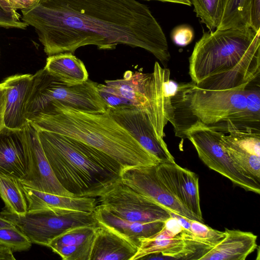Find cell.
<instances>
[{"label": "cell", "instance_id": "7c38bea8", "mask_svg": "<svg viewBox=\"0 0 260 260\" xmlns=\"http://www.w3.org/2000/svg\"><path fill=\"white\" fill-rule=\"evenodd\" d=\"M111 116L160 163L175 162L163 138L155 132L147 116L133 107L107 109Z\"/></svg>", "mask_w": 260, "mask_h": 260}, {"label": "cell", "instance_id": "e0dca14e", "mask_svg": "<svg viewBox=\"0 0 260 260\" xmlns=\"http://www.w3.org/2000/svg\"><path fill=\"white\" fill-rule=\"evenodd\" d=\"M138 249L125 237L98 223L90 260H132Z\"/></svg>", "mask_w": 260, "mask_h": 260}, {"label": "cell", "instance_id": "d6986e66", "mask_svg": "<svg viewBox=\"0 0 260 260\" xmlns=\"http://www.w3.org/2000/svg\"><path fill=\"white\" fill-rule=\"evenodd\" d=\"M98 222L117 232L139 247V239L149 238L159 232L166 221L135 222L123 219L100 205L93 211Z\"/></svg>", "mask_w": 260, "mask_h": 260}, {"label": "cell", "instance_id": "5b68a950", "mask_svg": "<svg viewBox=\"0 0 260 260\" xmlns=\"http://www.w3.org/2000/svg\"><path fill=\"white\" fill-rule=\"evenodd\" d=\"M170 76L169 69L156 61L151 73L127 71L122 78L105 80L98 83L97 88L108 108L125 106L138 109L147 116L156 133L164 138L165 127L173 118L171 98L165 90Z\"/></svg>", "mask_w": 260, "mask_h": 260}, {"label": "cell", "instance_id": "52a82bcc", "mask_svg": "<svg viewBox=\"0 0 260 260\" xmlns=\"http://www.w3.org/2000/svg\"><path fill=\"white\" fill-rule=\"evenodd\" d=\"M33 76L25 106L27 121L54 102L89 112H104L108 108L99 93L98 83L89 79L81 84L69 85L59 81L44 68Z\"/></svg>", "mask_w": 260, "mask_h": 260}, {"label": "cell", "instance_id": "4316f807", "mask_svg": "<svg viewBox=\"0 0 260 260\" xmlns=\"http://www.w3.org/2000/svg\"><path fill=\"white\" fill-rule=\"evenodd\" d=\"M202 23L210 31L218 26L223 8V0H189Z\"/></svg>", "mask_w": 260, "mask_h": 260}, {"label": "cell", "instance_id": "7402d4cb", "mask_svg": "<svg viewBox=\"0 0 260 260\" xmlns=\"http://www.w3.org/2000/svg\"><path fill=\"white\" fill-rule=\"evenodd\" d=\"M182 228L175 229L166 224L158 233L149 238L139 239L140 245L132 260L143 259L152 254L178 259L184 247Z\"/></svg>", "mask_w": 260, "mask_h": 260}, {"label": "cell", "instance_id": "3957f363", "mask_svg": "<svg viewBox=\"0 0 260 260\" xmlns=\"http://www.w3.org/2000/svg\"><path fill=\"white\" fill-rule=\"evenodd\" d=\"M27 121L37 131L64 135L102 151L118 162L122 170L160 163L107 110L89 112L54 102Z\"/></svg>", "mask_w": 260, "mask_h": 260}, {"label": "cell", "instance_id": "8992f818", "mask_svg": "<svg viewBox=\"0 0 260 260\" xmlns=\"http://www.w3.org/2000/svg\"><path fill=\"white\" fill-rule=\"evenodd\" d=\"M187 107L196 121L224 134L234 131L260 132V120L246 109L245 88L212 90L183 83Z\"/></svg>", "mask_w": 260, "mask_h": 260}, {"label": "cell", "instance_id": "f35d334b", "mask_svg": "<svg viewBox=\"0 0 260 260\" xmlns=\"http://www.w3.org/2000/svg\"><path fill=\"white\" fill-rule=\"evenodd\" d=\"M16 226L12 222L0 215V229L7 227Z\"/></svg>", "mask_w": 260, "mask_h": 260}, {"label": "cell", "instance_id": "4dcf8cb0", "mask_svg": "<svg viewBox=\"0 0 260 260\" xmlns=\"http://www.w3.org/2000/svg\"><path fill=\"white\" fill-rule=\"evenodd\" d=\"M246 98V109L255 118L260 120V90L257 87L245 88Z\"/></svg>", "mask_w": 260, "mask_h": 260}, {"label": "cell", "instance_id": "5bb4252c", "mask_svg": "<svg viewBox=\"0 0 260 260\" xmlns=\"http://www.w3.org/2000/svg\"><path fill=\"white\" fill-rule=\"evenodd\" d=\"M158 175L167 188L196 220L204 223L200 207L199 177L176 162L159 163Z\"/></svg>", "mask_w": 260, "mask_h": 260}, {"label": "cell", "instance_id": "e575fe53", "mask_svg": "<svg viewBox=\"0 0 260 260\" xmlns=\"http://www.w3.org/2000/svg\"><path fill=\"white\" fill-rule=\"evenodd\" d=\"M249 19L250 27L260 30V0H249Z\"/></svg>", "mask_w": 260, "mask_h": 260}, {"label": "cell", "instance_id": "6da1fadb", "mask_svg": "<svg viewBox=\"0 0 260 260\" xmlns=\"http://www.w3.org/2000/svg\"><path fill=\"white\" fill-rule=\"evenodd\" d=\"M48 56L94 45L141 48L166 68L171 58L165 35L149 8L137 0H37L21 10Z\"/></svg>", "mask_w": 260, "mask_h": 260}, {"label": "cell", "instance_id": "d4e9b609", "mask_svg": "<svg viewBox=\"0 0 260 260\" xmlns=\"http://www.w3.org/2000/svg\"><path fill=\"white\" fill-rule=\"evenodd\" d=\"M249 0H224L222 14L216 29L250 27Z\"/></svg>", "mask_w": 260, "mask_h": 260}, {"label": "cell", "instance_id": "30bf717a", "mask_svg": "<svg viewBox=\"0 0 260 260\" xmlns=\"http://www.w3.org/2000/svg\"><path fill=\"white\" fill-rule=\"evenodd\" d=\"M99 205L127 220L167 221L171 212L155 201L123 184L120 180L99 197Z\"/></svg>", "mask_w": 260, "mask_h": 260}, {"label": "cell", "instance_id": "9c48e42d", "mask_svg": "<svg viewBox=\"0 0 260 260\" xmlns=\"http://www.w3.org/2000/svg\"><path fill=\"white\" fill-rule=\"evenodd\" d=\"M222 134L197 121L185 132V137L191 142L199 158L208 168L245 190L259 194V183L241 173L223 148L220 143Z\"/></svg>", "mask_w": 260, "mask_h": 260}, {"label": "cell", "instance_id": "836d02e7", "mask_svg": "<svg viewBox=\"0 0 260 260\" xmlns=\"http://www.w3.org/2000/svg\"><path fill=\"white\" fill-rule=\"evenodd\" d=\"M37 0H0V7L8 13L17 12L32 6Z\"/></svg>", "mask_w": 260, "mask_h": 260}, {"label": "cell", "instance_id": "44dd1931", "mask_svg": "<svg viewBox=\"0 0 260 260\" xmlns=\"http://www.w3.org/2000/svg\"><path fill=\"white\" fill-rule=\"evenodd\" d=\"M0 173L14 176L20 181L26 176L20 130L5 127L0 132Z\"/></svg>", "mask_w": 260, "mask_h": 260}, {"label": "cell", "instance_id": "277c9868", "mask_svg": "<svg viewBox=\"0 0 260 260\" xmlns=\"http://www.w3.org/2000/svg\"><path fill=\"white\" fill-rule=\"evenodd\" d=\"M38 132L55 177L74 197L99 198L120 180L122 168L106 153L64 135Z\"/></svg>", "mask_w": 260, "mask_h": 260}, {"label": "cell", "instance_id": "ab89813d", "mask_svg": "<svg viewBox=\"0 0 260 260\" xmlns=\"http://www.w3.org/2000/svg\"><path fill=\"white\" fill-rule=\"evenodd\" d=\"M223 1H224V0H223Z\"/></svg>", "mask_w": 260, "mask_h": 260}, {"label": "cell", "instance_id": "ba28073f", "mask_svg": "<svg viewBox=\"0 0 260 260\" xmlns=\"http://www.w3.org/2000/svg\"><path fill=\"white\" fill-rule=\"evenodd\" d=\"M0 215L12 222L32 243L45 246H47L53 239L70 228L98 224L93 211L85 212L59 209H42L18 214L5 209Z\"/></svg>", "mask_w": 260, "mask_h": 260}, {"label": "cell", "instance_id": "74e56055", "mask_svg": "<svg viewBox=\"0 0 260 260\" xmlns=\"http://www.w3.org/2000/svg\"><path fill=\"white\" fill-rule=\"evenodd\" d=\"M145 1H157L162 2H169L175 4H183L190 6L191 5L189 0H145Z\"/></svg>", "mask_w": 260, "mask_h": 260}, {"label": "cell", "instance_id": "603a6c76", "mask_svg": "<svg viewBox=\"0 0 260 260\" xmlns=\"http://www.w3.org/2000/svg\"><path fill=\"white\" fill-rule=\"evenodd\" d=\"M44 69L59 81L69 85L81 84L88 79L83 61L70 52L48 56Z\"/></svg>", "mask_w": 260, "mask_h": 260}, {"label": "cell", "instance_id": "2e32d148", "mask_svg": "<svg viewBox=\"0 0 260 260\" xmlns=\"http://www.w3.org/2000/svg\"><path fill=\"white\" fill-rule=\"evenodd\" d=\"M33 78V75L30 74H16L7 77L2 82L6 89V127L21 130L27 123L25 106Z\"/></svg>", "mask_w": 260, "mask_h": 260}, {"label": "cell", "instance_id": "ac0fdd59", "mask_svg": "<svg viewBox=\"0 0 260 260\" xmlns=\"http://www.w3.org/2000/svg\"><path fill=\"white\" fill-rule=\"evenodd\" d=\"M27 203V211L59 209L92 212L97 205L95 198L64 196L40 191L22 184Z\"/></svg>", "mask_w": 260, "mask_h": 260}, {"label": "cell", "instance_id": "f1b7e54d", "mask_svg": "<svg viewBox=\"0 0 260 260\" xmlns=\"http://www.w3.org/2000/svg\"><path fill=\"white\" fill-rule=\"evenodd\" d=\"M189 231L197 238L214 247L225 237L224 232L214 230L203 222L188 218Z\"/></svg>", "mask_w": 260, "mask_h": 260}, {"label": "cell", "instance_id": "d6a6232c", "mask_svg": "<svg viewBox=\"0 0 260 260\" xmlns=\"http://www.w3.org/2000/svg\"><path fill=\"white\" fill-rule=\"evenodd\" d=\"M20 17L17 12L8 13L0 7V27L25 29L28 25L20 20Z\"/></svg>", "mask_w": 260, "mask_h": 260}, {"label": "cell", "instance_id": "4fadbf2b", "mask_svg": "<svg viewBox=\"0 0 260 260\" xmlns=\"http://www.w3.org/2000/svg\"><path fill=\"white\" fill-rule=\"evenodd\" d=\"M120 180L123 184L155 201L170 211L196 220L167 188L157 174L156 165L123 169Z\"/></svg>", "mask_w": 260, "mask_h": 260}, {"label": "cell", "instance_id": "1f68e13d", "mask_svg": "<svg viewBox=\"0 0 260 260\" xmlns=\"http://www.w3.org/2000/svg\"><path fill=\"white\" fill-rule=\"evenodd\" d=\"M194 38V31L188 25H181L175 27L171 32V38L175 44L184 47L189 44Z\"/></svg>", "mask_w": 260, "mask_h": 260}, {"label": "cell", "instance_id": "8fae6325", "mask_svg": "<svg viewBox=\"0 0 260 260\" xmlns=\"http://www.w3.org/2000/svg\"><path fill=\"white\" fill-rule=\"evenodd\" d=\"M20 133L26 172L21 183L40 191L74 197L63 188L55 177L44 153L38 131L27 122Z\"/></svg>", "mask_w": 260, "mask_h": 260}, {"label": "cell", "instance_id": "484cf974", "mask_svg": "<svg viewBox=\"0 0 260 260\" xmlns=\"http://www.w3.org/2000/svg\"><path fill=\"white\" fill-rule=\"evenodd\" d=\"M98 225H80L70 228L53 239L47 247L53 251L62 246L80 245L92 242Z\"/></svg>", "mask_w": 260, "mask_h": 260}, {"label": "cell", "instance_id": "7a4b0ae2", "mask_svg": "<svg viewBox=\"0 0 260 260\" xmlns=\"http://www.w3.org/2000/svg\"><path fill=\"white\" fill-rule=\"evenodd\" d=\"M259 73L260 30L251 27L204 31L189 58V74L201 89H243Z\"/></svg>", "mask_w": 260, "mask_h": 260}, {"label": "cell", "instance_id": "f546056e", "mask_svg": "<svg viewBox=\"0 0 260 260\" xmlns=\"http://www.w3.org/2000/svg\"><path fill=\"white\" fill-rule=\"evenodd\" d=\"M93 241L80 245L62 246L53 252L63 260H90Z\"/></svg>", "mask_w": 260, "mask_h": 260}, {"label": "cell", "instance_id": "83f0119b", "mask_svg": "<svg viewBox=\"0 0 260 260\" xmlns=\"http://www.w3.org/2000/svg\"><path fill=\"white\" fill-rule=\"evenodd\" d=\"M0 244L9 247L13 251H26L30 249L32 242L16 226L0 229Z\"/></svg>", "mask_w": 260, "mask_h": 260}, {"label": "cell", "instance_id": "ffe728a7", "mask_svg": "<svg viewBox=\"0 0 260 260\" xmlns=\"http://www.w3.org/2000/svg\"><path fill=\"white\" fill-rule=\"evenodd\" d=\"M225 237L200 260H245L257 247L251 232L225 229Z\"/></svg>", "mask_w": 260, "mask_h": 260}, {"label": "cell", "instance_id": "d590c367", "mask_svg": "<svg viewBox=\"0 0 260 260\" xmlns=\"http://www.w3.org/2000/svg\"><path fill=\"white\" fill-rule=\"evenodd\" d=\"M6 89L3 82L0 83V132L6 127L5 114L6 105Z\"/></svg>", "mask_w": 260, "mask_h": 260}, {"label": "cell", "instance_id": "8d00e7d4", "mask_svg": "<svg viewBox=\"0 0 260 260\" xmlns=\"http://www.w3.org/2000/svg\"><path fill=\"white\" fill-rule=\"evenodd\" d=\"M0 259L15 260L13 251L5 245L0 244Z\"/></svg>", "mask_w": 260, "mask_h": 260}, {"label": "cell", "instance_id": "9a60e30c", "mask_svg": "<svg viewBox=\"0 0 260 260\" xmlns=\"http://www.w3.org/2000/svg\"><path fill=\"white\" fill-rule=\"evenodd\" d=\"M223 133L220 143L236 169L260 183V133L234 131Z\"/></svg>", "mask_w": 260, "mask_h": 260}, {"label": "cell", "instance_id": "cb8c5ba5", "mask_svg": "<svg viewBox=\"0 0 260 260\" xmlns=\"http://www.w3.org/2000/svg\"><path fill=\"white\" fill-rule=\"evenodd\" d=\"M0 196L9 211L23 214L27 211V203L20 180L0 173Z\"/></svg>", "mask_w": 260, "mask_h": 260}]
</instances>
